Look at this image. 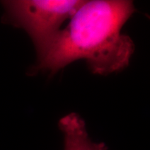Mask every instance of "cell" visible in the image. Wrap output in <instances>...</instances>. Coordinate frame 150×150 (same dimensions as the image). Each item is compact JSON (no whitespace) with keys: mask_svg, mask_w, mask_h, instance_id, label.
Wrapping results in <instances>:
<instances>
[{"mask_svg":"<svg viewBox=\"0 0 150 150\" xmlns=\"http://www.w3.org/2000/svg\"><path fill=\"white\" fill-rule=\"evenodd\" d=\"M135 11L129 0L84 1L46 56L31 68L32 74L46 72L53 75L79 59L85 61L93 74L123 71L129 66L135 47L122 29Z\"/></svg>","mask_w":150,"mask_h":150,"instance_id":"1","label":"cell"},{"mask_svg":"<svg viewBox=\"0 0 150 150\" xmlns=\"http://www.w3.org/2000/svg\"><path fill=\"white\" fill-rule=\"evenodd\" d=\"M83 0L2 1V22L27 33L36 52V63L48 54L63 24L69 22Z\"/></svg>","mask_w":150,"mask_h":150,"instance_id":"2","label":"cell"},{"mask_svg":"<svg viewBox=\"0 0 150 150\" xmlns=\"http://www.w3.org/2000/svg\"><path fill=\"white\" fill-rule=\"evenodd\" d=\"M59 126L64 136V150H108L104 143L91 139L84 120L76 112H70L60 118Z\"/></svg>","mask_w":150,"mask_h":150,"instance_id":"3","label":"cell"}]
</instances>
